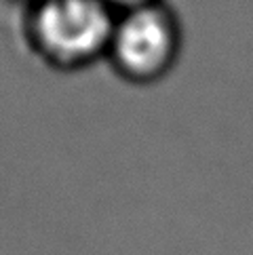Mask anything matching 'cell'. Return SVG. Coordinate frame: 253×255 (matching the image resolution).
I'll use <instances>...</instances> for the list:
<instances>
[{
	"instance_id": "1",
	"label": "cell",
	"mask_w": 253,
	"mask_h": 255,
	"mask_svg": "<svg viewBox=\"0 0 253 255\" xmlns=\"http://www.w3.org/2000/svg\"><path fill=\"white\" fill-rule=\"evenodd\" d=\"M116 15L104 0H32L23 32L47 66L83 70L106 57Z\"/></svg>"
},
{
	"instance_id": "2",
	"label": "cell",
	"mask_w": 253,
	"mask_h": 255,
	"mask_svg": "<svg viewBox=\"0 0 253 255\" xmlns=\"http://www.w3.org/2000/svg\"><path fill=\"white\" fill-rule=\"evenodd\" d=\"M182 49V30L167 4L152 2L116 15L106 59L123 80L152 85L175 66Z\"/></svg>"
},
{
	"instance_id": "3",
	"label": "cell",
	"mask_w": 253,
	"mask_h": 255,
	"mask_svg": "<svg viewBox=\"0 0 253 255\" xmlns=\"http://www.w3.org/2000/svg\"><path fill=\"white\" fill-rule=\"evenodd\" d=\"M106 4H110L116 13L129 11L135 6H143V4H152V2H160V0H104Z\"/></svg>"
},
{
	"instance_id": "4",
	"label": "cell",
	"mask_w": 253,
	"mask_h": 255,
	"mask_svg": "<svg viewBox=\"0 0 253 255\" xmlns=\"http://www.w3.org/2000/svg\"><path fill=\"white\" fill-rule=\"evenodd\" d=\"M30 2H32V0H30Z\"/></svg>"
}]
</instances>
